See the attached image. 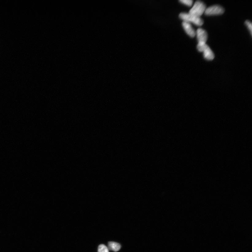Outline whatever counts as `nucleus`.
Listing matches in <instances>:
<instances>
[{"label": "nucleus", "mask_w": 252, "mask_h": 252, "mask_svg": "<svg viewBox=\"0 0 252 252\" xmlns=\"http://www.w3.org/2000/svg\"><path fill=\"white\" fill-rule=\"evenodd\" d=\"M180 18L184 21L192 22L196 25L201 26L204 24V21L200 17L193 15L189 13H181L179 15Z\"/></svg>", "instance_id": "1"}, {"label": "nucleus", "mask_w": 252, "mask_h": 252, "mask_svg": "<svg viewBox=\"0 0 252 252\" xmlns=\"http://www.w3.org/2000/svg\"><path fill=\"white\" fill-rule=\"evenodd\" d=\"M206 9V5L204 2L200 1H196L192 8L189 11V14L200 17L205 12Z\"/></svg>", "instance_id": "2"}, {"label": "nucleus", "mask_w": 252, "mask_h": 252, "mask_svg": "<svg viewBox=\"0 0 252 252\" xmlns=\"http://www.w3.org/2000/svg\"><path fill=\"white\" fill-rule=\"evenodd\" d=\"M197 48L199 51L203 52L204 58L208 60H212L214 59L215 56L213 52L206 44H198Z\"/></svg>", "instance_id": "3"}, {"label": "nucleus", "mask_w": 252, "mask_h": 252, "mask_svg": "<svg viewBox=\"0 0 252 252\" xmlns=\"http://www.w3.org/2000/svg\"><path fill=\"white\" fill-rule=\"evenodd\" d=\"M224 12L223 7L219 5H215L206 9L204 13L207 16L219 15L223 14Z\"/></svg>", "instance_id": "4"}, {"label": "nucleus", "mask_w": 252, "mask_h": 252, "mask_svg": "<svg viewBox=\"0 0 252 252\" xmlns=\"http://www.w3.org/2000/svg\"><path fill=\"white\" fill-rule=\"evenodd\" d=\"M196 34L198 44H206V42L208 39V34L205 30L199 28L197 29L196 32Z\"/></svg>", "instance_id": "5"}, {"label": "nucleus", "mask_w": 252, "mask_h": 252, "mask_svg": "<svg viewBox=\"0 0 252 252\" xmlns=\"http://www.w3.org/2000/svg\"><path fill=\"white\" fill-rule=\"evenodd\" d=\"M182 25L184 31L187 34L192 38H193L196 35V32L193 28L190 23L186 21H183Z\"/></svg>", "instance_id": "6"}, {"label": "nucleus", "mask_w": 252, "mask_h": 252, "mask_svg": "<svg viewBox=\"0 0 252 252\" xmlns=\"http://www.w3.org/2000/svg\"><path fill=\"white\" fill-rule=\"evenodd\" d=\"M108 247L109 250L114 252L118 251L121 248V246L118 243L113 242H108Z\"/></svg>", "instance_id": "7"}, {"label": "nucleus", "mask_w": 252, "mask_h": 252, "mask_svg": "<svg viewBox=\"0 0 252 252\" xmlns=\"http://www.w3.org/2000/svg\"><path fill=\"white\" fill-rule=\"evenodd\" d=\"M98 252H109V250L107 246L102 244L98 246Z\"/></svg>", "instance_id": "8"}, {"label": "nucleus", "mask_w": 252, "mask_h": 252, "mask_svg": "<svg viewBox=\"0 0 252 252\" xmlns=\"http://www.w3.org/2000/svg\"><path fill=\"white\" fill-rule=\"evenodd\" d=\"M181 3H183L186 6H191L193 4V1L192 0H181L179 1Z\"/></svg>", "instance_id": "9"}, {"label": "nucleus", "mask_w": 252, "mask_h": 252, "mask_svg": "<svg viewBox=\"0 0 252 252\" xmlns=\"http://www.w3.org/2000/svg\"><path fill=\"white\" fill-rule=\"evenodd\" d=\"M245 24L248 27L249 30L250 31L251 36H252V25L251 22L248 20H246L245 22Z\"/></svg>", "instance_id": "10"}]
</instances>
